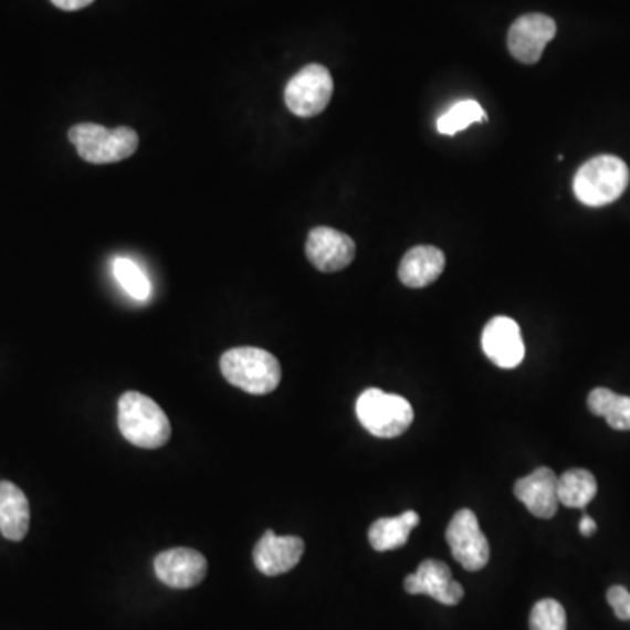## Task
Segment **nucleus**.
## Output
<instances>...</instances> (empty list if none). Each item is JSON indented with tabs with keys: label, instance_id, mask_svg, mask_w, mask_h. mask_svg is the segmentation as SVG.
Returning <instances> with one entry per match:
<instances>
[{
	"label": "nucleus",
	"instance_id": "obj_1",
	"mask_svg": "<svg viewBox=\"0 0 630 630\" xmlns=\"http://www.w3.org/2000/svg\"><path fill=\"white\" fill-rule=\"evenodd\" d=\"M118 426L123 438L139 449H160L172 434L170 420L160 405L137 391L125 392L119 398Z\"/></svg>",
	"mask_w": 630,
	"mask_h": 630
},
{
	"label": "nucleus",
	"instance_id": "obj_2",
	"mask_svg": "<svg viewBox=\"0 0 630 630\" xmlns=\"http://www.w3.org/2000/svg\"><path fill=\"white\" fill-rule=\"evenodd\" d=\"M221 374L231 386L263 396L277 389L282 368L277 357L258 347H235L221 356Z\"/></svg>",
	"mask_w": 630,
	"mask_h": 630
},
{
	"label": "nucleus",
	"instance_id": "obj_3",
	"mask_svg": "<svg viewBox=\"0 0 630 630\" xmlns=\"http://www.w3.org/2000/svg\"><path fill=\"white\" fill-rule=\"evenodd\" d=\"M630 172L618 156L601 155L581 165L573 181L576 198L587 207H602L617 202L626 193Z\"/></svg>",
	"mask_w": 630,
	"mask_h": 630
},
{
	"label": "nucleus",
	"instance_id": "obj_4",
	"mask_svg": "<svg viewBox=\"0 0 630 630\" xmlns=\"http://www.w3.org/2000/svg\"><path fill=\"white\" fill-rule=\"evenodd\" d=\"M69 140L76 146L84 161L95 165L118 164L130 158L139 147L134 128L118 126L114 130L95 123H80L69 130Z\"/></svg>",
	"mask_w": 630,
	"mask_h": 630
},
{
	"label": "nucleus",
	"instance_id": "obj_5",
	"mask_svg": "<svg viewBox=\"0 0 630 630\" xmlns=\"http://www.w3.org/2000/svg\"><path fill=\"white\" fill-rule=\"evenodd\" d=\"M356 413L363 428L377 438H398L413 422V408L408 399L375 387L357 398Z\"/></svg>",
	"mask_w": 630,
	"mask_h": 630
},
{
	"label": "nucleus",
	"instance_id": "obj_6",
	"mask_svg": "<svg viewBox=\"0 0 630 630\" xmlns=\"http://www.w3.org/2000/svg\"><path fill=\"white\" fill-rule=\"evenodd\" d=\"M333 90L335 84L328 69L319 63H311L296 76L291 77L284 92V101L294 116L312 118L328 107Z\"/></svg>",
	"mask_w": 630,
	"mask_h": 630
},
{
	"label": "nucleus",
	"instance_id": "obj_7",
	"mask_svg": "<svg viewBox=\"0 0 630 630\" xmlns=\"http://www.w3.org/2000/svg\"><path fill=\"white\" fill-rule=\"evenodd\" d=\"M447 543L454 559L466 571H480L491 559V546L480 529V522L470 508L455 513L447 527Z\"/></svg>",
	"mask_w": 630,
	"mask_h": 630
},
{
	"label": "nucleus",
	"instance_id": "obj_8",
	"mask_svg": "<svg viewBox=\"0 0 630 630\" xmlns=\"http://www.w3.org/2000/svg\"><path fill=\"white\" fill-rule=\"evenodd\" d=\"M557 34V25L550 17L529 13L518 18L508 32V50L513 59L525 65H534L542 59L546 44Z\"/></svg>",
	"mask_w": 630,
	"mask_h": 630
},
{
	"label": "nucleus",
	"instance_id": "obj_9",
	"mask_svg": "<svg viewBox=\"0 0 630 630\" xmlns=\"http://www.w3.org/2000/svg\"><path fill=\"white\" fill-rule=\"evenodd\" d=\"M305 252L319 272H340L356 258V244L349 235L335 228L317 227L308 233Z\"/></svg>",
	"mask_w": 630,
	"mask_h": 630
},
{
	"label": "nucleus",
	"instance_id": "obj_10",
	"mask_svg": "<svg viewBox=\"0 0 630 630\" xmlns=\"http://www.w3.org/2000/svg\"><path fill=\"white\" fill-rule=\"evenodd\" d=\"M405 590L412 596L433 597L440 605L455 606L464 597V588L452 578V571L441 560L428 559L420 563L417 571L405 578Z\"/></svg>",
	"mask_w": 630,
	"mask_h": 630
},
{
	"label": "nucleus",
	"instance_id": "obj_11",
	"mask_svg": "<svg viewBox=\"0 0 630 630\" xmlns=\"http://www.w3.org/2000/svg\"><path fill=\"white\" fill-rule=\"evenodd\" d=\"M207 559L193 548H170L156 555L155 573L167 587L193 588L202 584L207 576Z\"/></svg>",
	"mask_w": 630,
	"mask_h": 630
},
{
	"label": "nucleus",
	"instance_id": "obj_12",
	"mask_svg": "<svg viewBox=\"0 0 630 630\" xmlns=\"http://www.w3.org/2000/svg\"><path fill=\"white\" fill-rule=\"evenodd\" d=\"M482 349L494 365L512 370L524 361L525 347L521 326L510 317H494L482 333Z\"/></svg>",
	"mask_w": 630,
	"mask_h": 630
},
{
	"label": "nucleus",
	"instance_id": "obj_13",
	"mask_svg": "<svg viewBox=\"0 0 630 630\" xmlns=\"http://www.w3.org/2000/svg\"><path fill=\"white\" fill-rule=\"evenodd\" d=\"M305 552V542L298 536H277L266 531L254 546L252 560L258 571L265 576H279L298 566Z\"/></svg>",
	"mask_w": 630,
	"mask_h": 630
},
{
	"label": "nucleus",
	"instance_id": "obj_14",
	"mask_svg": "<svg viewBox=\"0 0 630 630\" xmlns=\"http://www.w3.org/2000/svg\"><path fill=\"white\" fill-rule=\"evenodd\" d=\"M513 491L534 517L552 518L559 510V476L550 468H538L517 480Z\"/></svg>",
	"mask_w": 630,
	"mask_h": 630
},
{
	"label": "nucleus",
	"instance_id": "obj_15",
	"mask_svg": "<svg viewBox=\"0 0 630 630\" xmlns=\"http://www.w3.org/2000/svg\"><path fill=\"white\" fill-rule=\"evenodd\" d=\"M445 270V254L433 245L410 249L399 263V281L412 290L431 286Z\"/></svg>",
	"mask_w": 630,
	"mask_h": 630
},
{
	"label": "nucleus",
	"instance_id": "obj_16",
	"mask_svg": "<svg viewBox=\"0 0 630 630\" xmlns=\"http://www.w3.org/2000/svg\"><path fill=\"white\" fill-rule=\"evenodd\" d=\"M30 527V504L18 485L0 482V533L9 542H21Z\"/></svg>",
	"mask_w": 630,
	"mask_h": 630
},
{
	"label": "nucleus",
	"instance_id": "obj_17",
	"mask_svg": "<svg viewBox=\"0 0 630 630\" xmlns=\"http://www.w3.org/2000/svg\"><path fill=\"white\" fill-rule=\"evenodd\" d=\"M419 513L413 510L401 513L398 517L378 518L368 531V539L374 550L389 552L407 545L410 533L419 525Z\"/></svg>",
	"mask_w": 630,
	"mask_h": 630
},
{
	"label": "nucleus",
	"instance_id": "obj_18",
	"mask_svg": "<svg viewBox=\"0 0 630 630\" xmlns=\"http://www.w3.org/2000/svg\"><path fill=\"white\" fill-rule=\"evenodd\" d=\"M588 410L597 417H605L617 431H630V396L617 395L606 387H597L587 399Z\"/></svg>",
	"mask_w": 630,
	"mask_h": 630
},
{
	"label": "nucleus",
	"instance_id": "obj_19",
	"mask_svg": "<svg viewBox=\"0 0 630 630\" xmlns=\"http://www.w3.org/2000/svg\"><path fill=\"white\" fill-rule=\"evenodd\" d=\"M597 494L596 476L587 470H569L559 476V503L566 508L584 510Z\"/></svg>",
	"mask_w": 630,
	"mask_h": 630
},
{
	"label": "nucleus",
	"instance_id": "obj_20",
	"mask_svg": "<svg viewBox=\"0 0 630 630\" xmlns=\"http://www.w3.org/2000/svg\"><path fill=\"white\" fill-rule=\"evenodd\" d=\"M113 273L119 286L130 294L132 298L146 302L151 296V282L135 261L116 258L113 261Z\"/></svg>",
	"mask_w": 630,
	"mask_h": 630
},
{
	"label": "nucleus",
	"instance_id": "obj_21",
	"mask_svg": "<svg viewBox=\"0 0 630 630\" xmlns=\"http://www.w3.org/2000/svg\"><path fill=\"white\" fill-rule=\"evenodd\" d=\"M487 122V116L483 113L482 105L476 101H464L455 104L452 109L447 111L438 119V132L443 135H455L458 132L466 130L473 123Z\"/></svg>",
	"mask_w": 630,
	"mask_h": 630
},
{
	"label": "nucleus",
	"instance_id": "obj_22",
	"mask_svg": "<svg viewBox=\"0 0 630 630\" xmlns=\"http://www.w3.org/2000/svg\"><path fill=\"white\" fill-rule=\"evenodd\" d=\"M531 630H567L566 609L555 599H543L534 605L529 617Z\"/></svg>",
	"mask_w": 630,
	"mask_h": 630
},
{
	"label": "nucleus",
	"instance_id": "obj_23",
	"mask_svg": "<svg viewBox=\"0 0 630 630\" xmlns=\"http://www.w3.org/2000/svg\"><path fill=\"white\" fill-rule=\"evenodd\" d=\"M609 606L613 608L618 620H629L630 622V592L622 585H615L606 594Z\"/></svg>",
	"mask_w": 630,
	"mask_h": 630
},
{
	"label": "nucleus",
	"instance_id": "obj_24",
	"mask_svg": "<svg viewBox=\"0 0 630 630\" xmlns=\"http://www.w3.org/2000/svg\"><path fill=\"white\" fill-rule=\"evenodd\" d=\"M56 8L62 9V11H77V9L86 8V6L92 4L95 0H51Z\"/></svg>",
	"mask_w": 630,
	"mask_h": 630
},
{
	"label": "nucleus",
	"instance_id": "obj_25",
	"mask_svg": "<svg viewBox=\"0 0 630 630\" xmlns=\"http://www.w3.org/2000/svg\"><path fill=\"white\" fill-rule=\"evenodd\" d=\"M596 531V521H594L592 517H588V515H584L580 521V533L584 534V536H592Z\"/></svg>",
	"mask_w": 630,
	"mask_h": 630
}]
</instances>
